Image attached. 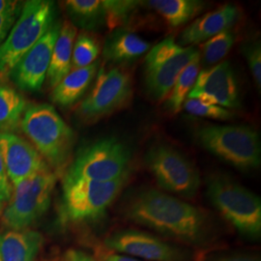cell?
Returning <instances> with one entry per match:
<instances>
[{"mask_svg": "<svg viewBox=\"0 0 261 261\" xmlns=\"http://www.w3.org/2000/svg\"><path fill=\"white\" fill-rule=\"evenodd\" d=\"M19 128L48 166L56 169L65 167L74 146L75 135L53 106H28Z\"/></svg>", "mask_w": 261, "mask_h": 261, "instance_id": "cell-2", "label": "cell"}, {"mask_svg": "<svg viewBox=\"0 0 261 261\" xmlns=\"http://www.w3.org/2000/svg\"><path fill=\"white\" fill-rule=\"evenodd\" d=\"M43 236L31 229L0 231V261H37Z\"/></svg>", "mask_w": 261, "mask_h": 261, "instance_id": "cell-18", "label": "cell"}, {"mask_svg": "<svg viewBox=\"0 0 261 261\" xmlns=\"http://www.w3.org/2000/svg\"><path fill=\"white\" fill-rule=\"evenodd\" d=\"M76 37V28L70 21L61 23L47 71L48 84L54 88L72 70V55Z\"/></svg>", "mask_w": 261, "mask_h": 261, "instance_id": "cell-20", "label": "cell"}, {"mask_svg": "<svg viewBox=\"0 0 261 261\" xmlns=\"http://www.w3.org/2000/svg\"><path fill=\"white\" fill-rule=\"evenodd\" d=\"M57 176L51 169L40 172L13 187V193L1 215L7 229L21 230L39 221L48 209Z\"/></svg>", "mask_w": 261, "mask_h": 261, "instance_id": "cell-7", "label": "cell"}, {"mask_svg": "<svg viewBox=\"0 0 261 261\" xmlns=\"http://www.w3.org/2000/svg\"><path fill=\"white\" fill-rule=\"evenodd\" d=\"M132 153L115 138L97 140L80 150L66 170L63 184L76 181L107 182L130 173Z\"/></svg>", "mask_w": 261, "mask_h": 261, "instance_id": "cell-4", "label": "cell"}, {"mask_svg": "<svg viewBox=\"0 0 261 261\" xmlns=\"http://www.w3.org/2000/svg\"><path fill=\"white\" fill-rule=\"evenodd\" d=\"M206 193L218 212L241 236L250 240L260 238L259 196L223 174L209 177Z\"/></svg>", "mask_w": 261, "mask_h": 261, "instance_id": "cell-3", "label": "cell"}, {"mask_svg": "<svg viewBox=\"0 0 261 261\" xmlns=\"http://www.w3.org/2000/svg\"><path fill=\"white\" fill-rule=\"evenodd\" d=\"M99 69V61L84 68L71 70L53 88L50 99L62 108H70L77 103L92 84Z\"/></svg>", "mask_w": 261, "mask_h": 261, "instance_id": "cell-19", "label": "cell"}, {"mask_svg": "<svg viewBox=\"0 0 261 261\" xmlns=\"http://www.w3.org/2000/svg\"><path fill=\"white\" fill-rule=\"evenodd\" d=\"M200 55L199 51L192 61L184 68L178 76L176 83L173 85L170 95L168 96L166 109L171 113H177L185 102L188 95L196 84L197 75L200 69Z\"/></svg>", "mask_w": 261, "mask_h": 261, "instance_id": "cell-24", "label": "cell"}, {"mask_svg": "<svg viewBox=\"0 0 261 261\" xmlns=\"http://www.w3.org/2000/svg\"><path fill=\"white\" fill-rule=\"evenodd\" d=\"M182 108L188 113L199 117H206L219 120H228L233 117V112L231 111L198 99L187 98Z\"/></svg>", "mask_w": 261, "mask_h": 261, "instance_id": "cell-28", "label": "cell"}, {"mask_svg": "<svg viewBox=\"0 0 261 261\" xmlns=\"http://www.w3.org/2000/svg\"><path fill=\"white\" fill-rule=\"evenodd\" d=\"M53 1L29 0L0 47V75L5 76L56 22Z\"/></svg>", "mask_w": 261, "mask_h": 261, "instance_id": "cell-6", "label": "cell"}, {"mask_svg": "<svg viewBox=\"0 0 261 261\" xmlns=\"http://www.w3.org/2000/svg\"><path fill=\"white\" fill-rule=\"evenodd\" d=\"M123 212L133 223L176 242L203 247L214 240L212 220L205 210L152 188L130 194Z\"/></svg>", "mask_w": 261, "mask_h": 261, "instance_id": "cell-1", "label": "cell"}, {"mask_svg": "<svg viewBox=\"0 0 261 261\" xmlns=\"http://www.w3.org/2000/svg\"><path fill=\"white\" fill-rule=\"evenodd\" d=\"M197 142L216 157L241 170L259 168L260 140L257 132L245 125H206L197 129Z\"/></svg>", "mask_w": 261, "mask_h": 261, "instance_id": "cell-5", "label": "cell"}, {"mask_svg": "<svg viewBox=\"0 0 261 261\" xmlns=\"http://www.w3.org/2000/svg\"><path fill=\"white\" fill-rule=\"evenodd\" d=\"M19 16H14V15L0 16V47L6 40L11 28H13Z\"/></svg>", "mask_w": 261, "mask_h": 261, "instance_id": "cell-32", "label": "cell"}, {"mask_svg": "<svg viewBox=\"0 0 261 261\" xmlns=\"http://www.w3.org/2000/svg\"><path fill=\"white\" fill-rule=\"evenodd\" d=\"M243 54L252 71L253 80L258 91L261 89V47L260 43L255 41L247 43L243 47Z\"/></svg>", "mask_w": 261, "mask_h": 261, "instance_id": "cell-29", "label": "cell"}, {"mask_svg": "<svg viewBox=\"0 0 261 261\" xmlns=\"http://www.w3.org/2000/svg\"><path fill=\"white\" fill-rule=\"evenodd\" d=\"M130 173L107 182L76 181L63 184L61 214L66 221L82 223L102 218L126 185Z\"/></svg>", "mask_w": 261, "mask_h": 261, "instance_id": "cell-8", "label": "cell"}, {"mask_svg": "<svg viewBox=\"0 0 261 261\" xmlns=\"http://www.w3.org/2000/svg\"><path fill=\"white\" fill-rule=\"evenodd\" d=\"M101 51V45L93 34L82 32L75 37L73 55H72V70L91 65Z\"/></svg>", "mask_w": 261, "mask_h": 261, "instance_id": "cell-26", "label": "cell"}, {"mask_svg": "<svg viewBox=\"0 0 261 261\" xmlns=\"http://www.w3.org/2000/svg\"><path fill=\"white\" fill-rule=\"evenodd\" d=\"M0 151L13 187L37 173L51 170L34 146L15 133H0Z\"/></svg>", "mask_w": 261, "mask_h": 261, "instance_id": "cell-15", "label": "cell"}, {"mask_svg": "<svg viewBox=\"0 0 261 261\" xmlns=\"http://www.w3.org/2000/svg\"><path fill=\"white\" fill-rule=\"evenodd\" d=\"M188 98L198 99L226 110L239 108V87L230 62L223 61L199 71Z\"/></svg>", "mask_w": 261, "mask_h": 261, "instance_id": "cell-14", "label": "cell"}, {"mask_svg": "<svg viewBox=\"0 0 261 261\" xmlns=\"http://www.w3.org/2000/svg\"><path fill=\"white\" fill-rule=\"evenodd\" d=\"M28 102L0 75V133H15L20 125Z\"/></svg>", "mask_w": 261, "mask_h": 261, "instance_id": "cell-21", "label": "cell"}, {"mask_svg": "<svg viewBox=\"0 0 261 261\" xmlns=\"http://www.w3.org/2000/svg\"><path fill=\"white\" fill-rule=\"evenodd\" d=\"M102 261H142L135 257H132L129 255H122V254H115L112 253L110 255H107Z\"/></svg>", "mask_w": 261, "mask_h": 261, "instance_id": "cell-35", "label": "cell"}, {"mask_svg": "<svg viewBox=\"0 0 261 261\" xmlns=\"http://www.w3.org/2000/svg\"><path fill=\"white\" fill-rule=\"evenodd\" d=\"M23 3L24 2L15 1V0H0V16H4V15L19 16L20 11L23 7Z\"/></svg>", "mask_w": 261, "mask_h": 261, "instance_id": "cell-31", "label": "cell"}, {"mask_svg": "<svg viewBox=\"0 0 261 261\" xmlns=\"http://www.w3.org/2000/svg\"><path fill=\"white\" fill-rule=\"evenodd\" d=\"M2 212H3V203L0 201V217L2 215Z\"/></svg>", "mask_w": 261, "mask_h": 261, "instance_id": "cell-36", "label": "cell"}, {"mask_svg": "<svg viewBox=\"0 0 261 261\" xmlns=\"http://www.w3.org/2000/svg\"><path fill=\"white\" fill-rule=\"evenodd\" d=\"M146 3L172 28L189 22L204 8V3L197 0H151Z\"/></svg>", "mask_w": 261, "mask_h": 261, "instance_id": "cell-22", "label": "cell"}, {"mask_svg": "<svg viewBox=\"0 0 261 261\" xmlns=\"http://www.w3.org/2000/svg\"><path fill=\"white\" fill-rule=\"evenodd\" d=\"M235 40L236 35L231 29L210 38L200 47V62H202L206 68L217 65L228 55L233 47Z\"/></svg>", "mask_w": 261, "mask_h": 261, "instance_id": "cell-25", "label": "cell"}, {"mask_svg": "<svg viewBox=\"0 0 261 261\" xmlns=\"http://www.w3.org/2000/svg\"><path fill=\"white\" fill-rule=\"evenodd\" d=\"M105 245L112 251L143 260L188 261L190 258L185 248L137 229L118 230L105 240Z\"/></svg>", "mask_w": 261, "mask_h": 261, "instance_id": "cell-12", "label": "cell"}, {"mask_svg": "<svg viewBox=\"0 0 261 261\" xmlns=\"http://www.w3.org/2000/svg\"><path fill=\"white\" fill-rule=\"evenodd\" d=\"M61 23L56 21L33 47L10 71L11 81L27 92L39 91L47 79V71Z\"/></svg>", "mask_w": 261, "mask_h": 261, "instance_id": "cell-13", "label": "cell"}, {"mask_svg": "<svg viewBox=\"0 0 261 261\" xmlns=\"http://www.w3.org/2000/svg\"><path fill=\"white\" fill-rule=\"evenodd\" d=\"M92 90L81 103L77 115L84 122H96L125 108L133 96L132 80L119 67H100Z\"/></svg>", "mask_w": 261, "mask_h": 261, "instance_id": "cell-10", "label": "cell"}, {"mask_svg": "<svg viewBox=\"0 0 261 261\" xmlns=\"http://www.w3.org/2000/svg\"><path fill=\"white\" fill-rule=\"evenodd\" d=\"M239 17V10L231 4L209 12L195 19L181 33L179 43L181 47H190L200 44L210 38L231 29Z\"/></svg>", "mask_w": 261, "mask_h": 261, "instance_id": "cell-16", "label": "cell"}, {"mask_svg": "<svg viewBox=\"0 0 261 261\" xmlns=\"http://www.w3.org/2000/svg\"><path fill=\"white\" fill-rule=\"evenodd\" d=\"M198 51L194 46L181 47L172 37L152 47L144 61L145 84L150 96L157 101L166 98Z\"/></svg>", "mask_w": 261, "mask_h": 261, "instance_id": "cell-9", "label": "cell"}, {"mask_svg": "<svg viewBox=\"0 0 261 261\" xmlns=\"http://www.w3.org/2000/svg\"><path fill=\"white\" fill-rule=\"evenodd\" d=\"M150 43L126 28H116L107 38L103 47L105 60L115 65L130 64L146 54Z\"/></svg>", "mask_w": 261, "mask_h": 261, "instance_id": "cell-17", "label": "cell"}, {"mask_svg": "<svg viewBox=\"0 0 261 261\" xmlns=\"http://www.w3.org/2000/svg\"><path fill=\"white\" fill-rule=\"evenodd\" d=\"M145 164L163 190L184 197H193L200 187V175L193 163L166 144L151 147Z\"/></svg>", "mask_w": 261, "mask_h": 261, "instance_id": "cell-11", "label": "cell"}, {"mask_svg": "<svg viewBox=\"0 0 261 261\" xmlns=\"http://www.w3.org/2000/svg\"><path fill=\"white\" fill-rule=\"evenodd\" d=\"M65 9L75 27L94 30L106 23L105 7L101 0H68Z\"/></svg>", "mask_w": 261, "mask_h": 261, "instance_id": "cell-23", "label": "cell"}, {"mask_svg": "<svg viewBox=\"0 0 261 261\" xmlns=\"http://www.w3.org/2000/svg\"><path fill=\"white\" fill-rule=\"evenodd\" d=\"M66 257L68 261H95L93 257L88 253L75 249L69 250L66 253Z\"/></svg>", "mask_w": 261, "mask_h": 261, "instance_id": "cell-34", "label": "cell"}, {"mask_svg": "<svg viewBox=\"0 0 261 261\" xmlns=\"http://www.w3.org/2000/svg\"><path fill=\"white\" fill-rule=\"evenodd\" d=\"M106 24L111 29L125 25L140 6V1L103 0Z\"/></svg>", "mask_w": 261, "mask_h": 261, "instance_id": "cell-27", "label": "cell"}, {"mask_svg": "<svg viewBox=\"0 0 261 261\" xmlns=\"http://www.w3.org/2000/svg\"><path fill=\"white\" fill-rule=\"evenodd\" d=\"M13 193V185L10 182L4 160L0 151V201L4 204L9 201Z\"/></svg>", "mask_w": 261, "mask_h": 261, "instance_id": "cell-30", "label": "cell"}, {"mask_svg": "<svg viewBox=\"0 0 261 261\" xmlns=\"http://www.w3.org/2000/svg\"><path fill=\"white\" fill-rule=\"evenodd\" d=\"M210 261H260V258L249 253H226L215 256Z\"/></svg>", "mask_w": 261, "mask_h": 261, "instance_id": "cell-33", "label": "cell"}]
</instances>
